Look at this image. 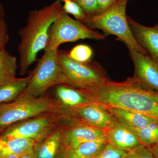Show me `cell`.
Returning <instances> with one entry per match:
<instances>
[{"label":"cell","mask_w":158,"mask_h":158,"mask_svg":"<svg viewBox=\"0 0 158 158\" xmlns=\"http://www.w3.org/2000/svg\"><path fill=\"white\" fill-rule=\"evenodd\" d=\"M64 109L58 100L48 96L18 97L0 104V131L11 125Z\"/></svg>","instance_id":"4"},{"label":"cell","mask_w":158,"mask_h":158,"mask_svg":"<svg viewBox=\"0 0 158 158\" xmlns=\"http://www.w3.org/2000/svg\"><path fill=\"white\" fill-rule=\"evenodd\" d=\"M61 2H64L65 1H66V0H60Z\"/></svg>","instance_id":"32"},{"label":"cell","mask_w":158,"mask_h":158,"mask_svg":"<svg viewBox=\"0 0 158 158\" xmlns=\"http://www.w3.org/2000/svg\"><path fill=\"white\" fill-rule=\"evenodd\" d=\"M37 142L29 138H17L11 140L0 139V153L22 156L34 152Z\"/></svg>","instance_id":"18"},{"label":"cell","mask_w":158,"mask_h":158,"mask_svg":"<svg viewBox=\"0 0 158 158\" xmlns=\"http://www.w3.org/2000/svg\"><path fill=\"white\" fill-rule=\"evenodd\" d=\"M105 107L117 121L133 128H140L150 123H158L154 118L131 110Z\"/></svg>","instance_id":"16"},{"label":"cell","mask_w":158,"mask_h":158,"mask_svg":"<svg viewBox=\"0 0 158 158\" xmlns=\"http://www.w3.org/2000/svg\"><path fill=\"white\" fill-rule=\"evenodd\" d=\"M18 68L16 57L5 50H0V85L7 84L16 79Z\"/></svg>","instance_id":"20"},{"label":"cell","mask_w":158,"mask_h":158,"mask_svg":"<svg viewBox=\"0 0 158 158\" xmlns=\"http://www.w3.org/2000/svg\"><path fill=\"white\" fill-rule=\"evenodd\" d=\"M61 2L56 0L49 6L29 11L25 26L19 31L18 51L21 75L25 74L37 60L38 53L45 48L50 28L62 10Z\"/></svg>","instance_id":"2"},{"label":"cell","mask_w":158,"mask_h":158,"mask_svg":"<svg viewBox=\"0 0 158 158\" xmlns=\"http://www.w3.org/2000/svg\"><path fill=\"white\" fill-rule=\"evenodd\" d=\"M59 60L68 79L69 85L87 90L104 83L108 79L89 62L82 63L71 59L68 53L59 52Z\"/></svg>","instance_id":"8"},{"label":"cell","mask_w":158,"mask_h":158,"mask_svg":"<svg viewBox=\"0 0 158 158\" xmlns=\"http://www.w3.org/2000/svg\"><path fill=\"white\" fill-rule=\"evenodd\" d=\"M98 6V14L102 13L111 7L116 0H97Z\"/></svg>","instance_id":"27"},{"label":"cell","mask_w":158,"mask_h":158,"mask_svg":"<svg viewBox=\"0 0 158 158\" xmlns=\"http://www.w3.org/2000/svg\"><path fill=\"white\" fill-rule=\"evenodd\" d=\"M31 77L32 73L26 77L16 78L12 81L0 85V104L12 102L17 99L25 90Z\"/></svg>","instance_id":"19"},{"label":"cell","mask_w":158,"mask_h":158,"mask_svg":"<svg viewBox=\"0 0 158 158\" xmlns=\"http://www.w3.org/2000/svg\"><path fill=\"white\" fill-rule=\"evenodd\" d=\"M106 139L108 144L126 151L142 144L131 127L119 122L106 131Z\"/></svg>","instance_id":"13"},{"label":"cell","mask_w":158,"mask_h":158,"mask_svg":"<svg viewBox=\"0 0 158 158\" xmlns=\"http://www.w3.org/2000/svg\"><path fill=\"white\" fill-rule=\"evenodd\" d=\"M63 111L66 119L105 131L112 128L119 123L106 107L96 102L74 109H64Z\"/></svg>","instance_id":"9"},{"label":"cell","mask_w":158,"mask_h":158,"mask_svg":"<svg viewBox=\"0 0 158 158\" xmlns=\"http://www.w3.org/2000/svg\"><path fill=\"white\" fill-rule=\"evenodd\" d=\"M19 158H35V157H34V152H32L20 157Z\"/></svg>","instance_id":"31"},{"label":"cell","mask_w":158,"mask_h":158,"mask_svg":"<svg viewBox=\"0 0 158 158\" xmlns=\"http://www.w3.org/2000/svg\"><path fill=\"white\" fill-rule=\"evenodd\" d=\"M93 52L90 46L86 44L76 46L68 53L71 59L82 63L90 62L93 56Z\"/></svg>","instance_id":"22"},{"label":"cell","mask_w":158,"mask_h":158,"mask_svg":"<svg viewBox=\"0 0 158 158\" xmlns=\"http://www.w3.org/2000/svg\"><path fill=\"white\" fill-rule=\"evenodd\" d=\"M135 68L134 77L148 88L158 92V63L148 54L128 48Z\"/></svg>","instance_id":"10"},{"label":"cell","mask_w":158,"mask_h":158,"mask_svg":"<svg viewBox=\"0 0 158 158\" xmlns=\"http://www.w3.org/2000/svg\"><path fill=\"white\" fill-rule=\"evenodd\" d=\"M151 150L155 158H158V143L152 145L151 148Z\"/></svg>","instance_id":"29"},{"label":"cell","mask_w":158,"mask_h":158,"mask_svg":"<svg viewBox=\"0 0 158 158\" xmlns=\"http://www.w3.org/2000/svg\"><path fill=\"white\" fill-rule=\"evenodd\" d=\"M25 90L19 97H38L52 87L69 85L68 79L59 63L58 50H44Z\"/></svg>","instance_id":"5"},{"label":"cell","mask_w":158,"mask_h":158,"mask_svg":"<svg viewBox=\"0 0 158 158\" xmlns=\"http://www.w3.org/2000/svg\"><path fill=\"white\" fill-rule=\"evenodd\" d=\"M78 4L85 11L87 15L97 14L98 6L97 0H73Z\"/></svg>","instance_id":"26"},{"label":"cell","mask_w":158,"mask_h":158,"mask_svg":"<svg viewBox=\"0 0 158 158\" xmlns=\"http://www.w3.org/2000/svg\"><path fill=\"white\" fill-rule=\"evenodd\" d=\"M82 90L94 102L131 110L158 121V92L148 88L134 77L121 82L108 80L96 87Z\"/></svg>","instance_id":"1"},{"label":"cell","mask_w":158,"mask_h":158,"mask_svg":"<svg viewBox=\"0 0 158 158\" xmlns=\"http://www.w3.org/2000/svg\"><path fill=\"white\" fill-rule=\"evenodd\" d=\"M8 34L4 22L0 23V50L4 49V46L8 41Z\"/></svg>","instance_id":"28"},{"label":"cell","mask_w":158,"mask_h":158,"mask_svg":"<svg viewBox=\"0 0 158 158\" xmlns=\"http://www.w3.org/2000/svg\"><path fill=\"white\" fill-rule=\"evenodd\" d=\"M123 158H155L150 148L140 144L128 151Z\"/></svg>","instance_id":"24"},{"label":"cell","mask_w":158,"mask_h":158,"mask_svg":"<svg viewBox=\"0 0 158 158\" xmlns=\"http://www.w3.org/2000/svg\"><path fill=\"white\" fill-rule=\"evenodd\" d=\"M107 144L106 137L85 142L75 148L64 149L63 158H95Z\"/></svg>","instance_id":"17"},{"label":"cell","mask_w":158,"mask_h":158,"mask_svg":"<svg viewBox=\"0 0 158 158\" xmlns=\"http://www.w3.org/2000/svg\"><path fill=\"white\" fill-rule=\"evenodd\" d=\"M105 38L104 34L94 31L81 22L71 18L62 10L51 26L44 50H58L62 44L79 40H101Z\"/></svg>","instance_id":"6"},{"label":"cell","mask_w":158,"mask_h":158,"mask_svg":"<svg viewBox=\"0 0 158 158\" xmlns=\"http://www.w3.org/2000/svg\"><path fill=\"white\" fill-rule=\"evenodd\" d=\"M132 129L141 144L149 146L158 143V123H150L140 128Z\"/></svg>","instance_id":"21"},{"label":"cell","mask_w":158,"mask_h":158,"mask_svg":"<svg viewBox=\"0 0 158 158\" xmlns=\"http://www.w3.org/2000/svg\"><path fill=\"white\" fill-rule=\"evenodd\" d=\"M128 0H116L113 6L106 11L93 15H88L81 22L90 28L98 29L105 36L113 35L127 46L138 52L148 54L137 42L130 29L126 14Z\"/></svg>","instance_id":"3"},{"label":"cell","mask_w":158,"mask_h":158,"mask_svg":"<svg viewBox=\"0 0 158 158\" xmlns=\"http://www.w3.org/2000/svg\"><path fill=\"white\" fill-rule=\"evenodd\" d=\"M62 6V10L66 14L72 15L77 20L82 22L87 18V15L78 4L73 0H66Z\"/></svg>","instance_id":"23"},{"label":"cell","mask_w":158,"mask_h":158,"mask_svg":"<svg viewBox=\"0 0 158 158\" xmlns=\"http://www.w3.org/2000/svg\"><path fill=\"white\" fill-rule=\"evenodd\" d=\"M63 128L59 126L36 144L34 150L35 158H56L63 145Z\"/></svg>","instance_id":"15"},{"label":"cell","mask_w":158,"mask_h":158,"mask_svg":"<svg viewBox=\"0 0 158 158\" xmlns=\"http://www.w3.org/2000/svg\"><path fill=\"white\" fill-rule=\"evenodd\" d=\"M127 152L108 144L95 158H123Z\"/></svg>","instance_id":"25"},{"label":"cell","mask_w":158,"mask_h":158,"mask_svg":"<svg viewBox=\"0 0 158 158\" xmlns=\"http://www.w3.org/2000/svg\"><path fill=\"white\" fill-rule=\"evenodd\" d=\"M3 15H4V11H3V9L2 6L0 3V23L3 22Z\"/></svg>","instance_id":"30"},{"label":"cell","mask_w":158,"mask_h":158,"mask_svg":"<svg viewBox=\"0 0 158 158\" xmlns=\"http://www.w3.org/2000/svg\"><path fill=\"white\" fill-rule=\"evenodd\" d=\"M71 123L68 127L63 128L64 149L75 148L82 143L106 137L105 130L76 121Z\"/></svg>","instance_id":"11"},{"label":"cell","mask_w":158,"mask_h":158,"mask_svg":"<svg viewBox=\"0 0 158 158\" xmlns=\"http://www.w3.org/2000/svg\"><path fill=\"white\" fill-rule=\"evenodd\" d=\"M133 36L142 48L158 63V23L153 27L142 25L127 17Z\"/></svg>","instance_id":"12"},{"label":"cell","mask_w":158,"mask_h":158,"mask_svg":"<svg viewBox=\"0 0 158 158\" xmlns=\"http://www.w3.org/2000/svg\"><path fill=\"white\" fill-rule=\"evenodd\" d=\"M64 118V114L61 110L19 122L6 128L0 135V139L29 138L37 143L59 126V121Z\"/></svg>","instance_id":"7"},{"label":"cell","mask_w":158,"mask_h":158,"mask_svg":"<svg viewBox=\"0 0 158 158\" xmlns=\"http://www.w3.org/2000/svg\"><path fill=\"white\" fill-rule=\"evenodd\" d=\"M55 92L58 101L65 109H74L94 102L85 91L69 85H57Z\"/></svg>","instance_id":"14"}]
</instances>
